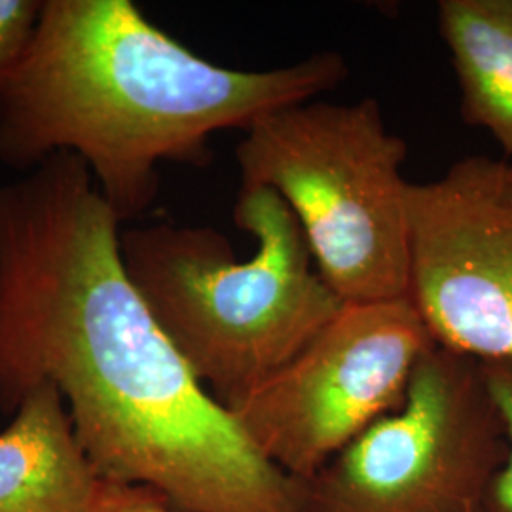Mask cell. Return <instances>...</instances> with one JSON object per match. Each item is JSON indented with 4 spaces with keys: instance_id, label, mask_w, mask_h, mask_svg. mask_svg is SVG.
I'll use <instances>...</instances> for the list:
<instances>
[{
    "instance_id": "cell-1",
    "label": "cell",
    "mask_w": 512,
    "mask_h": 512,
    "mask_svg": "<svg viewBox=\"0 0 512 512\" xmlns=\"http://www.w3.org/2000/svg\"><path fill=\"white\" fill-rule=\"evenodd\" d=\"M122 222L55 154L0 183V410L40 384L107 482L183 512H300L296 482L203 387L131 283Z\"/></svg>"
},
{
    "instance_id": "cell-2",
    "label": "cell",
    "mask_w": 512,
    "mask_h": 512,
    "mask_svg": "<svg viewBox=\"0 0 512 512\" xmlns=\"http://www.w3.org/2000/svg\"><path fill=\"white\" fill-rule=\"evenodd\" d=\"M348 74L336 52L230 69L129 0H44L31 48L0 92V165L25 173L73 154L124 224L156 200L160 164L205 165L211 135L313 101Z\"/></svg>"
},
{
    "instance_id": "cell-3",
    "label": "cell",
    "mask_w": 512,
    "mask_h": 512,
    "mask_svg": "<svg viewBox=\"0 0 512 512\" xmlns=\"http://www.w3.org/2000/svg\"><path fill=\"white\" fill-rule=\"evenodd\" d=\"M234 220L255 239L239 262L209 226L122 228L131 283L171 344L232 408L310 344L346 306L319 274L291 207L268 188H239Z\"/></svg>"
},
{
    "instance_id": "cell-4",
    "label": "cell",
    "mask_w": 512,
    "mask_h": 512,
    "mask_svg": "<svg viewBox=\"0 0 512 512\" xmlns=\"http://www.w3.org/2000/svg\"><path fill=\"white\" fill-rule=\"evenodd\" d=\"M406 154L372 97L268 112L236 148L241 188H268L291 207L319 274L346 304L408 296Z\"/></svg>"
},
{
    "instance_id": "cell-5",
    "label": "cell",
    "mask_w": 512,
    "mask_h": 512,
    "mask_svg": "<svg viewBox=\"0 0 512 512\" xmlns=\"http://www.w3.org/2000/svg\"><path fill=\"white\" fill-rule=\"evenodd\" d=\"M509 456L482 363L433 344L395 412L306 480L300 512H480Z\"/></svg>"
},
{
    "instance_id": "cell-6",
    "label": "cell",
    "mask_w": 512,
    "mask_h": 512,
    "mask_svg": "<svg viewBox=\"0 0 512 512\" xmlns=\"http://www.w3.org/2000/svg\"><path fill=\"white\" fill-rule=\"evenodd\" d=\"M433 344L408 296L351 302L228 410L264 458L294 480H306L372 423L401 408Z\"/></svg>"
},
{
    "instance_id": "cell-7",
    "label": "cell",
    "mask_w": 512,
    "mask_h": 512,
    "mask_svg": "<svg viewBox=\"0 0 512 512\" xmlns=\"http://www.w3.org/2000/svg\"><path fill=\"white\" fill-rule=\"evenodd\" d=\"M410 289L435 344L512 359V160L467 156L408 186Z\"/></svg>"
},
{
    "instance_id": "cell-8",
    "label": "cell",
    "mask_w": 512,
    "mask_h": 512,
    "mask_svg": "<svg viewBox=\"0 0 512 512\" xmlns=\"http://www.w3.org/2000/svg\"><path fill=\"white\" fill-rule=\"evenodd\" d=\"M103 482L59 391L33 387L0 431V512H93Z\"/></svg>"
},
{
    "instance_id": "cell-9",
    "label": "cell",
    "mask_w": 512,
    "mask_h": 512,
    "mask_svg": "<svg viewBox=\"0 0 512 512\" xmlns=\"http://www.w3.org/2000/svg\"><path fill=\"white\" fill-rule=\"evenodd\" d=\"M442 40L461 92V116L512 160V0H442Z\"/></svg>"
},
{
    "instance_id": "cell-10",
    "label": "cell",
    "mask_w": 512,
    "mask_h": 512,
    "mask_svg": "<svg viewBox=\"0 0 512 512\" xmlns=\"http://www.w3.org/2000/svg\"><path fill=\"white\" fill-rule=\"evenodd\" d=\"M486 384L494 395L495 404L507 425L509 456L492 476L480 512H512V359L480 361Z\"/></svg>"
},
{
    "instance_id": "cell-11",
    "label": "cell",
    "mask_w": 512,
    "mask_h": 512,
    "mask_svg": "<svg viewBox=\"0 0 512 512\" xmlns=\"http://www.w3.org/2000/svg\"><path fill=\"white\" fill-rule=\"evenodd\" d=\"M42 0H0V92L31 48Z\"/></svg>"
},
{
    "instance_id": "cell-12",
    "label": "cell",
    "mask_w": 512,
    "mask_h": 512,
    "mask_svg": "<svg viewBox=\"0 0 512 512\" xmlns=\"http://www.w3.org/2000/svg\"><path fill=\"white\" fill-rule=\"evenodd\" d=\"M93 512H183L165 501L162 495L141 486L103 482Z\"/></svg>"
}]
</instances>
